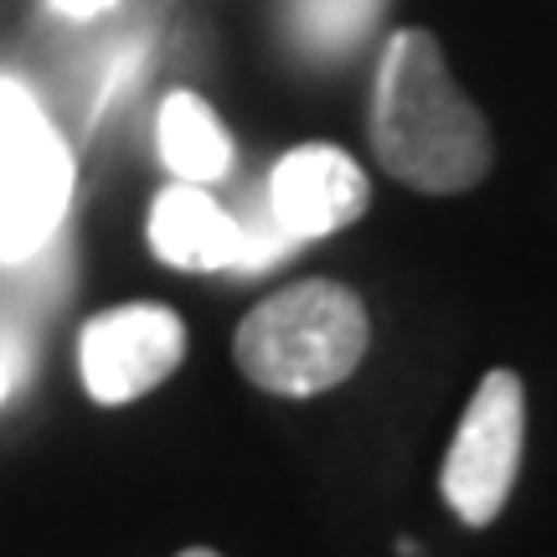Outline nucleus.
I'll list each match as a JSON object with an SVG mask.
<instances>
[{"label": "nucleus", "mask_w": 557, "mask_h": 557, "mask_svg": "<svg viewBox=\"0 0 557 557\" xmlns=\"http://www.w3.org/2000/svg\"><path fill=\"white\" fill-rule=\"evenodd\" d=\"M372 150L387 176L413 191L455 197L491 171L485 114L459 94L434 32H398L372 83Z\"/></svg>", "instance_id": "1"}, {"label": "nucleus", "mask_w": 557, "mask_h": 557, "mask_svg": "<svg viewBox=\"0 0 557 557\" xmlns=\"http://www.w3.org/2000/svg\"><path fill=\"white\" fill-rule=\"evenodd\" d=\"M238 372L278 398H315L367 357V305L336 278H305L259 299L233 336Z\"/></svg>", "instance_id": "2"}, {"label": "nucleus", "mask_w": 557, "mask_h": 557, "mask_svg": "<svg viewBox=\"0 0 557 557\" xmlns=\"http://www.w3.org/2000/svg\"><path fill=\"white\" fill-rule=\"evenodd\" d=\"M73 197V150L21 83L0 78V263L32 259Z\"/></svg>", "instance_id": "3"}, {"label": "nucleus", "mask_w": 557, "mask_h": 557, "mask_svg": "<svg viewBox=\"0 0 557 557\" xmlns=\"http://www.w3.org/2000/svg\"><path fill=\"white\" fill-rule=\"evenodd\" d=\"M521 434H527V393L517 372H485L475 398L455 429V444L438 470V491L465 527H491L517 485Z\"/></svg>", "instance_id": "4"}, {"label": "nucleus", "mask_w": 557, "mask_h": 557, "mask_svg": "<svg viewBox=\"0 0 557 557\" xmlns=\"http://www.w3.org/2000/svg\"><path fill=\"white\" fill-rule=\"evenodd\" d=\"M186 357V325L165 305H120L83 325L78 372L94 403H135L156 393Z\"/></svg>", "instance_id": "5"}, {"label": "nucleus", "mask_w": 557, "mask_h": 557, "mask_svg": "<svg viewBox=\"0 0 557 557\" xmlns=\"http://www.w3.org/2000/svg\"><path fill=\"white\" fill-rule=\"evenodd\" d=\"M372 186L361 176V165L336 145H299L289 156H278L269 176V212L278 233L289 243L331 238L341 227L367 212Z\"/></svg>", "instance_id": "6"}, {"label": "nucleus", "mask_w": 557, "mask_h": 557, "mask_svg": "<svg viewBox=\"0 0 557 557\" xmlns=\"http://www.w3.org/2000/svg\"><path fill=\"white\" fill-rule=\"evenodd\" d=\"M150 248L160 263L186 269V274H212V269H238L243 259V222L222 212L201 186L176 181L165 186L150 207Z\"/></svg>", "instance_id": "7"}, {"label": "nucleus", "mask_w": 557, "mask_h": 557, "mask_svg": "<svg viewBox=\"0 0 557 557\" xmlns=\"http://www.w3.org/2000/svg\"><path fill=\"white\" fill-rule=\"evenodd\" d=\"M156 145H160V160L181 181H191V186H212L233 165V135L222 129L218 109L201 94H191V88L165 94V103L156 114Z\"/></svg>", "instance_id": "8"}, {"label": "nucleus", "mask_w": 557, "mask_h": 557, "mask_svg": "<svg viewBox=\"0 0 557 557\" xmlns=\"http://www.w3.org/2000/svg\"><path fill=\"white\" fill-rule=\"evenodd\" d=\"M387 0H295V37L315 52H346Z\"/></svg>", "instance_id": "9"}, {"label": "nucleus", "mask_w": 557, "mask_h": 557, "mask_svg": "<svg viewBox=\"0 0 557 557\" xmlns=\"http://www.w3.org/2000/svg\"><path fill=\"white\" fill-rule=\"evenodd\" d=\"M114 0H52V11H62V16H73V21H88V16H99V11H109Z\"/></svg>", "instance_id": "10"}, {"label": "nucleus", "mask_w": 557, "mask_h": 557, "mask_svg": "<svg viewBox=\"0 0 557 557\" xmlns=\"http://www.w3.org/2000/svg\"><path fill=\"white\" fill-rule=\"evenodd\" d=\"M5 393H11V367H5V357H0V403H5Z\"/></svg>", "instance_id": "11"}, {"label": "nucleus", "mask_w": 557, "mask_h": 557, "mask_svg": "<svg viewBox=\"0 0 557 557\" xmlns=\"http://www.w3.org/2000/svg\"><path fill=\"white\" fill-rule=\"evenodd\" d=\"M181 557H218V553H212V547H186Z\"/></svg>", "instance_id": "12"}]
</instances>
